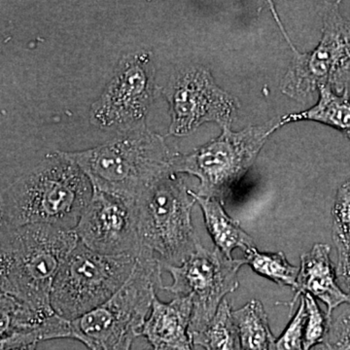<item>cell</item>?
Here are the masks:
<instances>
[{
  "label": "cell",
  "instance_id": "1",
  "mask_svg": "<svg viewBox=\"0 0 350 350\" xmlns=\"http://www.w3.org/2000/svg\"><path fill=\"white\" fill-rule=\"evenodd\" d=\"M94 186L73 161L56 151L4 189L0 227L49 225L75 230L89 206Z\"/></svg>",
  "mask_w": 350,
  "mask_h": 350
},
{
  "label": "cell",
  "instance_id": "2",
  "mask_svg": "<svg viewBox=\"0 0 350 350\" xmlns=\"http://www.w3.org/2000/svg\"><path fill=\"white\" fill-rule=\"evenodd\" d=\"M79 243L75 230L49 225L1 228L0 289L33 310L55 312L51 294L55 278Z\"/></svg>",
  "mask_w": 350,
  "mask_h": 350
},
{
  "label": "cell",
  "instance_id": "3",
  "mask_svg": "<svg viewBox=\"0 0 350 350\" xmlns=\"http://www.w3.org/2000/svg\"><path fill=\"white\" fill-rule=\"evenodd\" d=\"M64 153L89 177L94 189L135 202L154 181L172 172L177 152L146 126L119 133L94 148Z\"/></svg>",
  "mask_w": 350,
  "mask_h": 350
},
{
  "label": "cell",
  "instance_id": "4",
  "mask_svg": "<svg viewBox=\"0 0 350 350\" xmlns=\"http://www.w3.org/2000/svg\"><path fill=\"white\" fill-rule=\"evenodd\" d=\"M182 177L170 172L145 189L135 202L140 253L162 265L180 266L202 245L192 223L196 204Z\"/></svg>",
  "mask_w": 350,
  "mask_h": 350
},
{
  "label": "cell",
  "instance_id": "5",
  "mask_svg": "<svg viewBox=\"0 0 350 350\" xmlns=\"http://www.w3.org/2000/svg\"><path fill=\"white\" fill-rule=\"evenodd\" d=\"M157 258L137 257L130 280L96 310L70 320V338L89 350H131L150 313L157 289H163Z\"/></svg>",
  "mask_w": 350,
  "mask_h": 350
},
{
  "label": "cell",
  "instance_id": "6",
  "mask_svg": "<svg viewBox=\"0 0 350 350\" xmlns=\"http://www.w3.org/2000/svg\"><path fill=\"white\" fill-rule=\"evenodd\" d=\"M280 129V117L264 125L234 131L222 128L219 137L190 153L177 152L172 163L174 174L193 175L200 184L196 194L224 202L256 161L269 137Z\"/></svg>",
  "mask_w": 350,
  "mask_h": 350
},
{
  "label": "cell",
  "instance_id": "7",
  "mask_svg": "<svg viewBox=\"0 0 350 350\" xmlns=\"http://www.w3.org/2000/svg\"><path fill=\"white\" fill-rule=\"evenodd\" d=\"M321 38L310 52L297 49L288 36L275 5L271 4L276 24L282 29L292 53L291 64L280 83L282 94L298 103L312 100L321 87L336 94H350V20L340 10V2H326Z\"/></svg>",
  "mask_w": 350,
  "mask_h": 350
},
{
  "label": "cell",
  "instance_id": "8",
  "mask_svg": "<svg viewBox=\"0 0 350 350\" xmlns=\"http://www.w3.org/2000/svg\"><path fill=\"white\" fill-rule=\"evenodd\" d=\"M135 267V257L100 254L79 241L55 278L53 310L63 319H79L109 301L130 280Z\"/></svg>",
  "mask_w": 350,
  "mask_h": 350
},
{
  "label": "cell",
  "instance_id": "9",
  "mask_svg": "<svg viewBox=\"0 0 350 350\" xmlns=\"http://www.w3.org/2000/svg\"><path fill=\"white\" fill-rule=\"evenodd\" d=\"M158 86L153 54L140 50L120 59L114 75L90 108V123L98 130L119 133L146 126Z\"/></svg>",
  "mask_w": 350,
  "mask_h": 350
},
{
  "label": "cell",
  "instance_id": "10",
  "mask_svg": "<svg viewBox=\"0 0 350 350\" xmlns=\"http://www.w3.org/2000/svg\"><path fill=\"white\" fill-rule=\"evenodd\" d=\"M245 259H229L218 248L199 250L180 266L162 265L172 278L163 289L175 297H190L193 303L190 336L206 328L227 294L239 286L238 273Z\"/></svg>",
  "mask_w": 350,
  "mask_h": 350
},
{
  "label": "cell",
  "instance_id": "11",
  "mask_svg": "<svg viewBox=\"0 0 350 350\" xmlns=\"http://www.w3.org/2000/svg\"><path fill=\"white\" fill-rule=\"evenodd\" d=\"M169 101V135L186 137L204 123L231 126L239 107L238 100L219 87L208 68L199 64L179 69L165 89Z\"/></svg>",
  "mask_w": 350,
  "mask_h": 350
},
{
  "label": "cell",
  "instance_id": "12",
  "mask_svg": "<svg viewBox=\"0 0 350 350\" xmlns=\"http://www.w3.org/2000/svg\"><path fill=\"white\" fill-rule=\"evenodd\" d=\"M80 243L108 256L140 253L135 202L94 189V195L75 229Z\"/></svg>",
  "mask_w": 350,
  "mask_h": 350
},
{
  "label": "cell",
  "instance_id": "13",
  "mask_svg": "<svg viewBox=\"0 0 350 350\" xmlns=\"http://www.w3.org/2000/svg\"><path fill=\"white\" fill-rule=\"evenodd\" d=\"M1 347L70 338V320L33 310L9 295L0 296Z\"/></svg>",
  "mask_w": 350,
  "mask_h": 350
},
{
  "label": "cell",
  "instance_id": "14",
  "mask_svg": "<svg viewBox=\"0 0 350 350\" xmlns=\"http://www.w3.org/2000/svg\"><path fill=\"white\" fill-rule=\"evenodd\" d=\"M193 303L190 297H175L163 303L157 295L145 321L142 337L152 350H194L190 336Z\"/></svg>",
  "mask_w": 350,
  "mask_h": 350
},
{
  "label": "cell",
  "instance_id": "15",
  "mask_svg": "<svg viewBox=\"0 0 350 350\" xmlns=\"http://www.w3.org/2000/svg\"><path fill=\"white\" fill-rule=\"evenodd\" d=\"M331 247L328 244L317 243L301 256L298 276V291L290 301L293 310L297 300L308 292L327 306V317L331 320L334 310L342 305L350 306V295L338 283L337 269L330 259Z\"/></svg>",
  "mask_w": 350,
  "mask_h": 350
},
{
  "label": "cell",
  "instance_id": "16",
  "mask_svg": "<svg viewBox=\"0 0 350 350\" xmlns=\"http://www.w3.org/2000/svg\"><path fill=\"white\" fill-rule=\"evenodd\" d=\"M192 194L202 208L207 231L213 238L215 247L226 257L234 259L232 253L237 248L246 252L256 247L254 241L244 232L238 221L228 215L220 200L200 197L194 191Z\"/></svg>",
  "mask_w": 350,
  "mask_h": 350
},
{
  "label": "cell",
  "instance_id": "17",
  "mask_svg": "<svg viewBox=\"0 0 350 350\" xmlns=\"http://www.w3.org/2000/svg\"><path fill=\"white\" fill-rule=\"evenodd\" d=\"M317 105L298 113L280 117V126L301 121L317 122L337 130L350 131V94H336L330 88L321 87Z\"/></svg>",
  "mask_w": 350,
  "mask_h": 350
},
{
  "label": "cell",
  "instance_id": "18",
  "mask_svg": "<svg viewBox=\"0 0 350 350\" xmlns=\"http://www.w3.org/2000/svg\"><path fill=\"white\" fill-rule=\"evenodd\" d=\"M241 350H271L275 336L269 328L268 314L261 301L251 300L234 310Z\"/></svg>",
  "mask_w": 350,
  "mask_h": 350
},
{
  "label": "cell",
  "instance_id": "19",
  "mask_svg": "<svg viewBox=\"0 0 350 350\" xmlns=\"http://www.w3.org/2000/svg\"><path fill=\"white\" fill-rule=\"evenodd\" d=\"M232 312L229 301H223L206 328L191 336L193 345H199L204 350H241L238 327Z\"/></svg>",
  "mask_w": 350,
  "mask_h": 350
},
{
  "label": "cell",
  "instance_id": "20",
  "mask_svg": "<svg viewBox=\"0 0 350 350\" xmlns=\"http://www.w3.org/2000/svg\"><path fill=\"white\" fill-rule=\"evenodd\" d=\"M244 253L246 264L258 275L280 286L292 287L295 291H298L300 269L290 264L282 252L262 253L254 247Z\"/></svg>",
  "mask_w": 350,
  "mask_h": 350
},
{
  "label": "cell",
  "instance_id": "21",
  "mask_svg": "<svg viewBox=\"0 0 350 350\" xmlns=\"http://www.w3.org/2000/svg\"><path fill=\"white\" fill-rule=\"evenodd\" d=\"M301 297L305 300L306 310L304 350H312L325 340L330 319L322 312L312 294L306 292Z\"/></svg>",
  "mask_w": 350,
  "mask_h": 350
},
{
  "label": "cell",
  "instance_id": "22",
  "mask_svg": "<svg viewBox=\"0 0 350 350\" xmlns=\"http://www.w3.org/2000/svg\"><path fill=\"white\" fill-rule=\"evenodd\" d=\"M298 310L292 317L282 335L275 338L271 350H304L306 310L305 300L301 296Z\"/></svg>",
  "mask_w": 350,
  "mask_h": 350
},
{
  "label": "cell",
  "instance_id": "23",
  "mask_svg": "<svg viewBox=\"0 0 350 350\" xmlns=\"http://www.w3.org/2000/svg\"><path fill=\"white\" fill-rule=\"evenodd\" d=\"M312 350H350V308L332 317L325 340Z\"/></svg>",
  "mask_w": 350,
  "mask_h": 350
},
{
  "label": "cell",
  "instance_id": "24",
  "mask_svg": "<svg viewBox=\"0 0 350 350\" xmlns=\"http://www.w3.org/2000/svg\"><path fill=\"white\" fill-rule=\"evenodd\" d=\"M333 239L338 252V283L350 295V230H333Z\"/></svg>",
  "mask_w": 350,
  "mask_h": 350
},
{
  "label": "cell",
  "instance_id": "25",
  "mask_svg": "<svg viewBox=\"0 0 350 350\" xmlns=\"http://www.w3.org/2000/svg\"><path fill=\"white\" fill-rule=\"evenodd\" d=\"M332 216L333 230H350V180L345 182L338 188Z\"/></svg>",
  "mask_w": 350,
  "mask_h": 350
},
{
  "label": "cell",
  "instance_id": "26",
  "mask_svg": "<svg viewBox=\"0 0 350 350\" xmlns=\"http://www.w3.org/2000/svg\"><path fill=\"white\" fill-rule=\"evenodd\" d=\"M38 344H22L1 347V350H36Z\"/></svg>",
  "mask_w": 350,
  "mask_h": 350
},
{
  "label": "cell",
  "instance_id": "27",
  "mask_svg": "<svg viewBox=\"0 0 350 350\" xmlns=\"http://www.w3.org/2000/svg\"><path fill=\"white\" fill-rule=\"evenodd\" d=\"M345 135H347V138H349V140L350 142V131H349V133H345Z\"/></svg>",
  "mask_w": 350,
  "mask_h": 350
}]
</instances>
